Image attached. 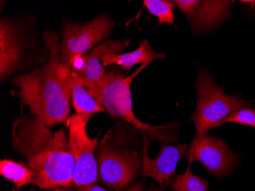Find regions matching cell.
<instances>
[{
  "label": "cell",
  "instance_id": "obj_1",
  "mask_svg": "<svg viewBox=\"0 0 255 191\" xmlns=\"http://www.w3.org/2000/svg\"><path fill=\"white\" fill-rule=\"evenodd\" d=\"M11 141L34 172L33 185L40 189L74 185L75 163L65 129L53 133L32 115H21L14 122Z\"/></svg>",
  "mask_w": 255,
  "mask_h": 191
},
{
  "label": "cell",
  "instance_id": "obj_2",
  "mask_svg": "<svg viewBox=\"0 0 255 191\" xmlns=\"http://www.w3.org/2000/svg\"><path fill=\"white\" fill-rule=\"evenodd\" d=\"M48 60L44 66L29 74L15 77L13 84L19 87L18 97L30 113L46 126L67 123L71 112V89L59 72L61 51L55 34H44Z\"/></svg>",
  "mask_w": 255,
  "mask_h": 191
},
{
  "label": "cell",
  "instance_id": "obj_3",
  "mask_svg": "<svg viewBox=\"0 0 255 191\" xmlns=\"http://www.w3.org/2000/svg\"><path fill=\"white\" fill-rule=\"evenodd\" d=\"M150 62L141 64L134 74L125 77L117 68H110L103 80L94 83L79 76V81L87 89L91 97L103 107L113 119H123L130 123L141 133L149 135L161 145L178 142L177 130L180 123L172 122L168 124L154 126L140 121L133 111L131 92L130 89L133 80L147 67Z\"/></svg>",
  "mask_w": 255,
  "mask_h": 191
},
{
  "label": "cell",
  "instance_id": "obj_4",
  "mask_svg": "<svg viewBox=\"0 0 255 191\" xmlns=\"http://www.w3.org/2000/svg\"><path fill=\"white\" fill-rule=\"evenodd\" d=\"M136 136L129 125L118 123L107 132L99 145V179L113 191L126 189L140 172L141 155L134 145Z\"/></svg>",
  "mask_w": 255,
  "mask_h": 191
},
{
  "label": "cell",
  "instance_id": "obj_5",
  "mask_svg": "<svg viewBox=\"0 0 255 191\" xmlns=\"http://www.w3.org/2000/svg\"><path fill=\"white\" fill-rule=\"evenodd\" d=\"M196 87L197 106L191 120L196 126V135L207 133L236 110L252 106L239 97L226 95L206 70L200 71Z\"/></svg>",
  "mask_w": 255,
  "mask_h": 191
},
{
  "label": "cell",
  "instance_id": "obj_6",
  "mask_svg": "<svg viewBox=\"0 0 255 191\" xmlns=\"http://www.w3.org/2000/svg\"><path fill=\"white\" fill-rule=\"evenodd\" d=\"M93 114H74L67 121L69 147L74 159V185L80 188L96 184L99 179L98 165L95 158L99 136L90 139L87 126Z\"/></svg>",
  "mask_w": 255,
  "mask_h": 191
},
{
  "label": "cell",
  "instance_id": "obj_7",
  "mask_svg": "<svg viewBox=\"0 0 255 191\" xmlns=\"http://www.w3.org/2000/svg\"><path fill=\"white\" fill-rule=\"evenodd\" d=\"M116 23L107 14L88 22L65 21L63 28L61 64L70 69L71 61L85 56L92 47L108 38Z\"/></svg>",
  "mask_w": 255,
  "mask_h": 191
},
{
  "label": "cell",
  "instance_id": "obj_8",
  "mask_svg": "<svg viewBox=\"0 0 255 191\" xmlns=\"http://www.w3.org/2000/svg\"><path fill=\"white\" fill-rule=\"evenodd\" d=\"M189 164L199 162L210 175L222 178L232 172L237 164V156L222 139L207 133L196 135L189 147Z\"/></svg>",
  "mask_w": 255,
  "mask_h": 191
},
{
  "label": "cell",
  "instance_id": "obj_9",
  "mask_svg": "<svg viewBox=\"0 0 255 191\" xmlns=\"http://www.w3.org/2000/svg\"><path fill=\"white\" fill-rule=\"evenodd\" d=\"M153 138L145 135L141 148V175L154 179L162 188H167L176 175L177 163L187 155V144L161 145L157 157L151 159L148 156V149Z\"/></svg>",
  "mask_w": 255,
  "mask_h": 191
},
{
  "label": "cell",
  "instance_id": "obj_10",
  "mask_svg": "<svg viewBox=\"0 0 255 191\" xmlns=\"http://www.w3.org/2000/svg\"><path fill=\"white\" fill-rule=\"evenodd\" d=\"M129 44V39L104 41L87 55L74 58L71 61L70 69L88 81L94 83H100L107 73L100 64V59L105 54H120Z\"/></svg>",
  "mask_w": 255,
  "mask_h": 191
},
{
  "label": "cell",
  "instance_id": "obj_11",
  "mask_svg": "<svg viewBox=\"0 0 255 191\" xmlns=\"http://www.w3.org/2000/svg\"><path fill=\"white\" fill-rule=\"evenodd\" d=\"M21 48L18 28L8 20L0 21V77L5 80L18 68Z\"/></svg>",
  "mask_w": 255,
  "mask_h": 191
},
{
  "label": "cell",
  "instance_id": "obj_12",
  "mask_svg": "<svg viewBox=\"0 0 255 191\" xmlns=\"http://www.w3.org/2000/svg\"><path fill=\"white\" fill-rule=\"evenodd\" d=\"M234 1H198V4L187 19L191 22L194 34L211 30L223 20L230 17Z\"/></svg>",
  "mask_w": 255,
  "mask_h": 191
},
{
  "label": "cell",
  "instance_id": "obj_13",
  "mask_svg": "<svg viewBox=\"0 0 255 191\" xmlns=\"http://www.w3.org/2000/svg\"><path fill=\"white\" fill-rule=\"evenodd\" d=\"M60 74L71 91L73 106L77 114H93L107 113L104 107L99 104L87 89L79 81L77 74L65 66L60 64Z\"/></svg>",
  "mask_w": 255,
  "mask_h": 191
},
{
  "label": "cell",
  "instance_id": "obj_14",
  "mask_svg": "<svg viewBox=\"0 0 255 191\" xmlns=\"http://www.w3.org/2000/svg\"><path fill=\"white\" fill-rule=\"evenodd\" d=\"M165 58V54L156 52L150 47L147 40L140 41L137 49L126 54H105L101 57L102 65L103 67H108L111 64L120 66L126 72L137 64L152 62L157 59Z\"/></svg>",
  "mask_w": 255,
  "mask_h": 191
},
{
  "label": "cell",
  "instance_id": "obj_15",
  "mask_svg": "<svg viewBox=\"0 0 255 191\" xmlns=\"http://www.w3.org/2000/svg\"><path fill=\"white\" fill-rule=\"evenodd\" d=\"M0 173L3 178L14 184L15 186L14 191H18L22 187L32 183L34 180V172L29 167L13 160H1Z\"/></svg>",
  "mask_w": 255,
  "mask_h": 191
},
{
  "label": "cell",
  "instance_id": "obj_16",
  "mask_svg": "<svg viewBox=\"0 0 255 191\" xmlns=\"http://www.w3.org/2000/svg\"><path fill=\"white\" fill-rule=\"evenodd\" d=\"M189 164L187 169L182 175H177L173 183V191H208V182L203 178L193 175Z\"/></svg>",
  "mask_w": 255,
  "mask_h": 191
},
{
  "label": "cell",
  "instance_id": "obj_17",
  "mask_svg": "<svg viewBox=\"0 0 255 191\" xmlns=\"http://www.w3.org/2000/svg\"><path fill=\"white\" fill-rule=\"evenodd\" d=\"M143 4L148 10L150 15H154L158 18V25L164 23L174 25V18H175V16L173 15L174 5L172 1L144 0Z\"/></svg>",
  "mask_w": 255,
  "mask_h": 191
},
{
  "label": "cell",
  "instance_id": "obj_18",
  "mask_svg": "<svg viewBox=\"0 0 255 191\" xmlns=\"http://www.w3.org/2000/svg\"><path fill=\"white\" fill-rule=\"evenodd\" d=\"M237 123V124L246 125L255 129V110L250 108H243L236 110L234 113L229 115L226 119L218 123L214 129L220 127L225 123Z\"/></svg>",
  "mask_w": 255,
  "mask_h": 191
},
{
  "label": "cell",
  "instance_id": "obj_19",
  "mask_svg": "<svg viewBox=\"0 0 255 191\" xmlns=\"http://www.w3.org/2000/svg\"><path fill=\"white\" fill-rule=\"evenodd\" d=\"M78 191H107V190L100 187L97 184L86 185V186L78 188ZM125 191H143L142 183H137L132 185L131 188L126 190Z\"/></svg>",
  "mask_w": 255,
  "mask_h": 191
},
{
  "label": "cell",
  "instance_id": "obj_20",
  "mask_svg": "<svg viewBox=\"0 0 255 191\" xmlns=\"http://www.w3.org/2000/svg\"><path fill=\"white\" fill-rule=\"evenodd\" d=\"M147 191H164V190L160 189V188H157V187L152 186V187H150V188H149V190Z\"/></svg>",
  "mask_w": 255,
  "mask_h": 191
},
{
  "label": "cell",
  "instance_id": "obj_21",
  "mask_svg": "<svg viewBox=\"0 0 255 191\" xmlns=\"http://www.w3.org/2000/svg\"><path fill=\"white\" fill-rule=\"evenodd\" d=\"M71 191V190H66V189H59V188H55V189L53 190V191Z\"/></svg>",
  "mask_w": 255,
  "mask_h": 191
}]
</instances>
